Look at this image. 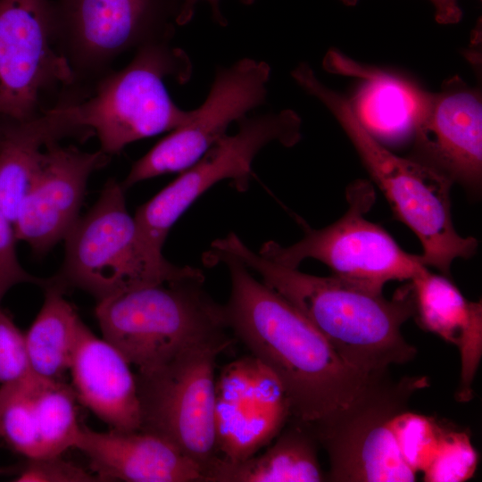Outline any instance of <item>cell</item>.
Instances as JSON below:
<instances>
[{
    "label": "cell",
    "mask_w": 482,
    "mask_h": 482,
    "mask_svg": "<svg viewBox=\"0 0 482 482\" xmlns=\"http://www.w3.org/2000/svg\"><path fill=\"white\" fill-rule=\"evenodd\" d=\"M344 4L353 6L359 0H340ZM435 8V19L439 24H455L462 18L458 0H429Z\"/></svg>",
    "instance_id": "4dcf8cb0"
},
{
    "label": "cell",
    "mask_w": 482,
    "mask_h": 482,
    "mask_svg": "<svg viewBox=\"0 0 482 482\" xmlns=\"http://www.w3.org/2000/svg\"><path fill=\"white\" fill-rule=\"evenodd\" d=\"M256 271L262 282L301 312L351 367L370 378L411 361L416 348L402 334L415 312L411 282L391 299L382 291L336 275L303 273L254 253L235 234L212 243Z\"/></svg>",
    "instance_id": "7a4b0ae2"
},
{
    "label": "cell",
    "mask_w": 482,
    "mask_h": 482,
    "mask_svg": "<svg viewBox=\"0 0 482 482\" xmlns=\"http://www.w3.org/2000/svg\"><path fill=\"white\" fill-rule=\"evenodd\" d=\"M264 453L242 461L218 457L204 473L208 482H319L325 480L311 428L295 420Z\"/></svg>",
    "instance_id": "ffe728a7"
},
{
    "label": "cell",
    "mask_w": 482,
    "mask_h": 482,
    "mask_svg": "<svg viewBox=\"0 0 482 482\" xmlns=\"http://www.w3.org/2000/svg\"><path fill=\"white\" fill-rule=\"evenodd\" d=\"M180 0H51L54 48L73 75V102L87 97L123 53L170 39Z\"/></svg>",
    "instance_id": "52a82bcc"
},
{
    "label": "cell",
    "mask_w": 482,
    "mask_h": 482,
    "mask_svg": "<svg viewBox=\"0 0 482 482\" xmlns=\"http://www.w3.org/2000/svg\"><path fill=\"white\" fill-rule=\"evenodd\" d=\"M0 438H1V435H0Z\"/></svg>",
    "instance_id": "d6a6232c"
},
{
    "label": "cell",
    "mask_w": 482,
    "mask_h": 482,
    "mask_svg": "<svg viewBox=\"0 0 482 482\" xmlns=\"http://www.w3.org/2000/svg\"><path fill=\"white\" fill-rule=\"evenodd\" d=\"M69 370L77 400L111 429L140 430L136 374L123 355L80 320Z\"/></svg>",
    "instance_id": "2e32d148"
},
{
    "label": "cell",
    "mask_w": 482,
    "mask_h": 482,
    "mask_svg": "<svg viewBox=\"0 0 482 482\" xmlns=\"http://www.w3.org/2000/svg\"><path fill=\"white\" fill-rule=\"evenodd\" d=\"M76 395L61 380L37 375L34 410L41 456L61 455L76 446L81 426L78 422Z\"/></svg>",
    "instance_id": "603a6c76"
},
{
    "label": "cell",
    "mask_w": 482,
    "mask_h": 482,
    "mask_svg": "<svg viewBox=\"0 0 482 482\" xmlns=\"http://www.w3.org/2000/svg\"><path fill=\"white\" fill-rule=\"evenodd\" d=\"M54 46L51 0H0V121H28L71 96Z\"/></svg>",
    "instance_id": "7c38bea8"
},
{
    "label": "cell",
    "mask_w": 482,
    "mask_h": 482,
    "mask_svg": "<svg viewBox=\"0 0 482 482\" xmlns=\"http://www.w3.org/2000/svg\"><path fill=\"white\" fill-rule=\"evenodd\" d=\"M170 40L138 48L127 66L99 79L87 97L57 105L41 117L60 139L94 132L109 156L132 142L184 125L194 110H182L172 101L164 79L187 82L192 63Z\"/></svg>",
    "instance_id": "3957f363"
},
{
    "label": "cell",
    "mask_w": 482,
    "mask_h": 482,
    "mask_svg": "<svg viewBox=\"0 0 482 482\" xmlns=\"http://www.w3.org/2000/svg\"><path fill=\"white\" fill-rule=\"evenodd\" d=\"M204 276L137 287L97 303L103 338L137 372L193 345L228 337L223 306L204 290Z\"/></svg>",
    "instance_id": "5b68a950"
},
{
    "label": "cell",
    "mask_w": 482,
    "mask_h": 482,
    "mask_svg": "<svg viewBox=\"0 0 482 482\" xmlns=\"http://www.w3.org/2000/svg\"><path fill=\"white\" fill-rule=\"evenodd\" d=\"M51 142L59 141L37 118L0 121V210L12 223Z\"/></svg>",
    "instance_id": "7402d4cb"
},
{
    "label": "cell",
    "mask_w": 482,
    "mask_h": 482,
    "mask_svg": "<svg viewBox=\"0 0 482 482\" xmlns=\"http://www.w3.org/2000/svg\"><path fill=\"white\" fill-rule=\"evenodd\" d=\"M229 337L193 345L165 363L137 372L141 431L158 436L204 473L216 461L214 370Z\"/></svg>",
    "instance_id": "ba28073f"
},
{
    "label": "cell",
    "mask_w": 482,
    "mask_h": 482,
    "mask_svg": "<svg viewBox=\"0 0 482 482\" xmlns=\"http://www.w3.org/2000/svg\"><path fill=\"white\" fill-rule=\"evenodd\" d=\"M124 191L109 179L96 203L79 217L64 238V261L55 282L100 302L137 287L204 276L196 268L176 266L146 251Z\"/></svg>",
    "instance_id": "8992f818"
},
{
    "label": "cell",
    "mask_w": 482,
    "mask_h": 482,
    "mask_svg": "<svg viewBox=\"0 0 482 482\" xmlns=\"http://www.w3.org/2000/svg\"><path fill=\"white\" fill-rule=\"evenodd\" d=\"M109 155L58 142L45 145L37 173L13 222L17 239L38 255L64 240L79 219L87 180Z\"/></svg>",
    "instance_id": "9a60e30c"
},
{
    "label": "cell",
    "mask_w": 482,
    "mask_h": 482,
    "mask_svg": "<svg viewBox=\"0 0 482 482\" xmlns=\"http://www.w3.org/2000/svg\"><path fill=\"white\" fill-rule=\"evenodd\" d=\"M411 159L453 183L478 190L482 177V101L480 92L459 76L438 92H425L413 136Z\"/></svg>",
    "instance_id": "5bb4252c"
},
{
    "label": "cell",
    "mask_w": 482,
    "mask_h": 482,
    "mask_svg": "<svg viewBox=\"0 0 482 482\" xmlns=\"http://www.w3.org/2000/svg\"><path fill=\"white\" fill-rule=\"evenodd\" d=\"M478 463L470 433L445 428L437 452L423 471L427 482H463L473 477Z\"/></svg>",
    "instance_id": "4316f807"
},
{
    "label": "cell",
    "mask_w": 482,
    "mask_h": 482,
    "mask_svg": "<svg viewBox=\"0 0 482 482\" xmlns=\"http://www.w3.org/2000/svg\"><path fill=\"white\" fill-rule=\"evenodd\" d=\"M324 66L363 79L350 103L360 122L377 140L400 142L413 136L426 91L398 76L360 66L335 51L328 53Z\"/></svg>",
    "instance_id": "d6986e66"
},
{
    "label": "cell",
    "mask_w": 482,
    "mask_h": 482,
    "mask_svg": "<svg viewBox=\"0 0 482 482\" xmlns=\"http://www.w3.org/2000/svg\"><path fill=\"white\" fill-rule=\"evenodd\" d=\"M30 372L25 335L0 308V385L20 380Z\"/></svg>",
    "instance_id": "83f0119b"
},
{
    "label": "cell",
    "mask_w": 482,
    "mask_h": 482,
    "mask_svg": "<svg viewBox=\"0 0 482 482\" xmlns=\"http://www.w3.org/2000/svg\"><path fill=\"white\" fill-rule=\"evenodd\" d=\"M75 448L100 481H204L200 466L165 439L137 430L99 432L81 426Z\"/></svg>",
    "instance_id": "e0dca14e"
},
{
    "label": "cell",
    "mask_w": 482,
    "mask_h": 482,
    "mask_svg": "<svg viewBox=\"0 0 482 482\" xmlns=\"http://www.w3.org/2000/svg\"><path fill=\"white\" fill-rule=\"evenodd\" d=\"M238 131L225 134L193 165L137 208L134 216L140 238L154 258H163L169 231L188 207L220 181L229 179L238 191L248 187L252 163L268 144L290 147L301 139V119L291 110L237 120Z\"/></svg>",
    "instance_id": "30bf717a"
},
{
    "label": "cell",
    "mask_w": 482,
    "mask_h": 482,
    "mask_svg": "<svg viewBox=\"0 0 482 482\" xmlns=\"http://www.w3.org/2000/svg\"><path fill=\"white\" fill-rule=\"evenodd\" d=\"M253 356L227 365L215 383V428L217 448L232 435L239 421L254 407L253 402Z\"/></svg>",
    "instance_id": "d4e9b609"
},
{
    "label": "cell",
    "mask_w": 482,
    "mask_h": 482,
    "mask_svg": "<svg viewBox=\"0 0 482 482\" xmlns=\"http://www.w3.org/2000/svg\"><path fill=\"white\" fill-rule=\"evenodd\" d=\"M427 386L425 378L392 381L373 378L362 393L329 421L309 427L327 451L328 479L339 482H411L417 474L403 461L392 430L395 413Z\"/></svg>",
    "instance_id": "8fae6325"
},
{
    "label": "cell",
    "mask_w": 482,
    "mask_h": 482,
    "mask_svg": "<svg viewBox=\"0 0 482 482\" xmlns=\"http://www.w3.org/2000/svg\"><path fill=\"white\" fill-rule=\"evenodd\" d=\"M420 327L458 347L461 359L459 401L472 397V381L482 353L481 302L467 300L445 275L425 268L411 280Z\"/></svg>",
    "instance_id": "ac0fdd59"
},
{
    "label": "cell",
    "mask_w": 482,
    "mask_h": 482,
    "mask_svg": "<svg viewBox=\"0 0 482 482\" xmlns=\"http://www.w3.org/2000/svg\"><path fill=\"white\" fill-rule=\"evenodd\" d=\"M199 1H206L211 6L213 20L221 26H225L228 21L220 11V0H180V7L176 23L185 25L190 21L194 16L195 5ZM245 4H251L254 0H240Z\"/></svg>",
    "instance_id": "1f68e13d"
},
{
    "label": "cell",
    "mask_w": 482,
    "mask_h": 482,
    "mask_svg": "<svg viewBox=\"0 0 482 482\" xmlns=\"http://www.w3.org/2000/svg\"><path fill=\"white\" fill-rule=\"evenodd\" d=\"M292 77L336 117L398 219L418 237L423 248L420 256L426 267H434L448 277L455 259H468L476 253L478 240L461 237L454 229L451 180L388 151L360 122L350 100L321 83L308 64L297 66Z\"/></svg>",
    "instance_id": "277c9868"
},
{
    "label": "cell",
    "mask_w": 482,
    "mask_h": 482,
    "mask_svg": "<svg viewBox=\"0 0 482 482\" xmlns=\"http://www.w3.org/2000/svg\"><path fill=\"white\" fill-rule=\"evenodd\" d=\"M37 375L0 386V435L17 453L27 459L41 456V446L34 410Z\"/></svg>",
    "instance_id": "cb8c5ba5"
},
{
    "label": "cell",
    "mask_w": 482,
    "mask_h": 482,
    "mask_svg": "<svg viewBox=\"0 0 482 482\" xmlns=\"http://www.w3.org/2000/svg\"><path fill=\"white\" fill-rule=\"evenodd\" d=\"M391 426L403 461L416 474L423 472L435 457L446 427L434 417L407 408L395 414Z\"/></svg>",
    "instance_id": "484cf974"
},
{
    "label": "cell",
    "mask_w": 482,
    "mask_h": 482,
    "mask_svg": "<svg viewBox=\"0 0 482 482\" xmlns=\"http://www.w3.org/2000/svg\"><path fill=\"white\" fill-rule=\"evenodd\" d=\"M17 241L12 221L0 210V302L15 285L32 283L45 287L51 281L35 277L22 268L16 253Z\"/></svg>",
    "instance_id": "f1b7e54d"
},
{
    "label": "cell",
    "mask_w": 482,
    "mask_h": 482,
    "mask_svg": "<svg viewBox=\"0 0 482 482\" xmlns=\"http://www.w3.org/2000/svg\"><path fill=\"white\" fill-rule=\"evenodd\" d=\"M14 481L18 482H98L92 471L68 461L61 455L28 459Z\"/></svg>",
    "instance_id": "f546056e"
},
{
    "label": "cell",
    "mask_w": 482,
    "mask_h": 482,
    "mask_svg": "<svg viewBox=\"0 0 482 482\" xmlns=\"http://www.w3.org/2000/svg\"><path fill=\"white\" fill-rule=\"evenodd\" d=\"M43 305L25 335L31 371L60 380L69 370L80 319L54 278L45 287Z\"/></svg>",
    "instance_id": "44dd1931"
},
{
    "label": "cell",
    "mask_w": 482,
    "mask_h": 482,
    "mask_svg": "<svg viewBox=\"0 0 482 482\" xmlns=\"http://www.w3.org/2000/svg\"><path fill=\"white\" fill-rule=\"evenodd\" d=\"M270 74L266 62L249 58L218 69L204 103L194 110L187 123L170 131L132 165L121 183L124 189L193 165L226 134L232 121L264 103Z\"/></svg>",
    "instance_id": "4fadbf2b"
},
{
    "label": "cell",
    "mask_w": 482,
    "mask_h": 482,
    "mask_svg": "<svg viewBox=\"0 0 482 482\" xmlns=\"http://www.w3.org/2000/svg\"><path fill=\"white\" fill-rule=\"evenodd\" d=\"M375 198L370 182L356 180L347 187L348 207L340 219L320 229L303 224L304 236L298 242L282 246L268 241L259 253L291 268L312 258L336 276L380 291L391 280L411 281L427 267L420 255L406 253L383 228L366 219Z\"/></svg>",
    "instance_id": "9c48e42d"
},
{
    "label": "cell",
    "mask_w": 482,
    "mask_h": 482,
    "mask_svg": "<svg viewBox=\"0 0 482 482\" xmlns=\"http://www.w3.org/2000/svg\"><path fill=\"white\" fill-rule=\"evenodd\" d=\"M204 261L228 267L226 326L279 379L294 420L309 427L326 423L362 393L373 378L348 365L301 312L253 278L240 259L211 247Z\"/></svg>",
    "instance_id": "6da1fadb"
}]
</instances>
